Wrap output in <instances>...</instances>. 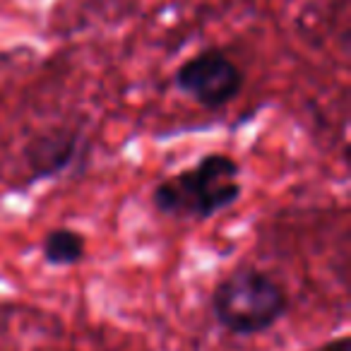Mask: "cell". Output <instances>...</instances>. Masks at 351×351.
<instances>
[{
  "instance_id": "cell-1",
  "label": "cell",
  "mask_w": 351,
  "mask_h": 351,
  "mask_svg": "<svg viewBox=\"0 0 351 351\" xmlns=\"http://www.w3.org/2000/svg\"><path fill=\"white\" fill-rule=\"evenodd\" d=\"M241 166L229 154H205L181 173L161 181L152 202L161 215L210 219L241 197Z\"/></svg>"
},
{
  "instance_id": "cell-2",
  "label": "cell",
  "mask_w": 351,
  "mask_h": 351,
  "mask_svg": "<svg viewBox=\"0 0 351 351\" xmlns=\"http://www.w3.org/2000/svg\"><path fill=\"white\" fill-rule=\"evenodd\" d=\"M212 311L219 325L234 335H258L287 313V293L265 272L243 267L217 284Z\"/></svg>"
},
{
  "instance_id": "cell-3",
  "label": "cell",
  "mask_w": 351,
  "mask_h": 351,
  "mask_svg": "<svg viewBox=\"0 0 351 351\" xmlns=\"http://www.w3.org/2000/svg\"><path fill=\"white\" fill-rule=\"evenodd\" d=\"M176 87L205 108H221L243 89V73L221 51L207 49L176 70Z\"/></svg>"
},
{
  "instance_id": "cell-4",
  "label": "cell",
  "mask_w": 351,
  "mask_h": 351,
  "mask_svg": "<svg viewBox=\"0 0 351 351\" xmlns=\"http://www.w3.org/2000/svg\"><path fill=\"white\" fill-rule=\"evenodd\" d=\"M80 137L68 130H56L39 135L29 147H27V156L32 161V169L39 176H51L65 171L73 159L77 156Z\"/></svg>"
},
{
  "instance_id": "cell-5",
  "label": "cell",
  "mask_w": 351,
  "mask_h": 351,
  "mask_svg": "<svg viewBox=\"0 0 351 351\" xmlns=\"http://www.w3.org/2000/svg\"><path fill=\"white\" fill-rule=\"evenodd\" d=\"M44 260L49 265H56V267H70V265H77L84 260V253H87V241H84L82 234L73 229H53L46 234L44 239Z\"/></svg>"
},
{
  "instance_id": "cell-6",
  "label": "cell",
  "mask_w": 351,
  "mask_h": 351,
  "mask_svg": "<svg viewBox=\"0 0 351 351\" xmlns=\"http://www.w3.org/2000/svg\"><path fill=\"white\" fill-rule=\"evenodd\" d=\"M315 351H349V337L335 339V341H330V344L320 346V349H315Z\"/></svg>"
}]
</instances>
